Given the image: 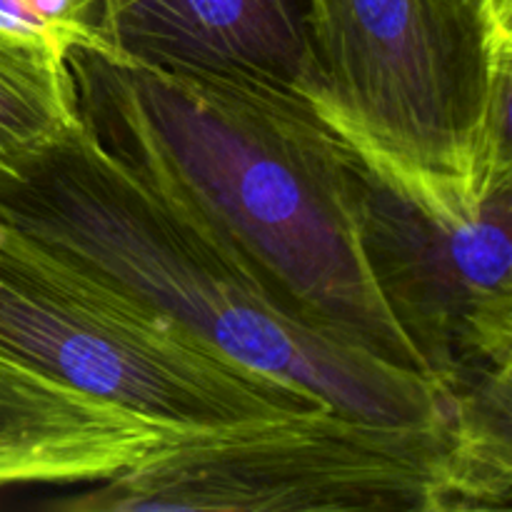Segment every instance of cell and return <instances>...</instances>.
<instances>
[{"mask_svg": "<svg viewBox=\"0 0 512 512\" xmlns=\"http://www.w3.org/2000/svg\"><path fill=\"white\" fill-rule=\"evenodd\" d=\"M65 70L80 128L220 240L288 318L428 378L365 263L350 143L303 93L88 48Z\"/></svg>", "mask_w": 512, "mask_h": 512, "instance_id": "obj_1", "label": "cell"}, {"mask_svg": "<svg viewBox=\"0 0 512 512\" xmlns=\"http://www.w3.org/2000/svg\"><path fill=\"white\" fill-rule=\"evenodd\" d=\"M0 215L258 373L375 423L455 410L433 380L288 318L243 263L80 125L0 165Z\"/></svg>", "mask_w": 512, "mask_h": 512, "instance_id": "obj_2", "label": "cell"}, {"mask_svg": "<svg viewBox=\"0 0 512 512\" xmlns=\"http://www.w3.org/2000/svg\"><path fill=\"white\" fill-rule=\"evenodd\" d=\"M58 510L475 508L458 405L428 423H375L330 408L183 428L140 463Z\"/></svg>", "mask_w": 512, "mask_h": 512, "instance_id": "obj_3", "label": "cell"}, {"mask_svg": "<svg viewBox=\"0 0 512 512\" xmlns=\"http://www.w3.org/2000/svg\"><path fill=\"white\" fill-rule=\"evenodd\" d=\"M512 85V18L485 0H310L298 83L330 125L385 158L445 178L512 173L488 113Z\"/></svg>", "mask_w": 512, "mask_h": 512, "instance_id": "obj_4", "label": "cell"}, {"mask_svg": "<svg viewBox=\"0 0 512 512\" xmlns=\"http://www.w3.org/2000/svg\"><path fill=\"white\" fill-rule=\"evenodd\" d=\"M0 353L185 428L328 408L228 358L3 215Z\"/></svg>", "mask_w": 512, "mask_h": 512, "instance_id": "obj_5", "label": "cell"}, {"mask_svg": "<svg viewBox=\"0 0 512 512\" xmlns=\"http://www.w3.org/2000/svg\"><path fill=\"white\" fill-rule=\"evenodd\" d=\"M345 140L365 263L428 378L455 395L508 375L512 173L445 178Z\"/></svg>", "mask_w": 512, "mask_h": 512, "instance_id": "obj_6", "label": "cell"}, {"mask_svg": "<svg viewBox=\"0 0 512 512\" xmlns=\"http://www.w3.org/2000/svg\"><path fill=\"white\" fill-rule=\"evenodd\" d=\"M183 428L0 353V488L100 483Z\"/></svg>", "mask_w": 512, "mask_h": 512, "instance_id": "obj_7", "label": "cell"}, {"mask_svg": "<svg viewBox=\"0 0 512 512\" xmlns=\"http://www.w3.org/2000/svg\"><path fill=\"white\" fill-rule=\"evenodd\" d=\"M308 23L310 0H108L105 55L298 88Z\"/></svg>", "mask_w": 512, "mask_h": 512, "instance_id": "obj_8", "label": "cell"}, {"mask_svg": "<svg viewBox=\"0 0 512 512\" xmlns=\"http://www.w3.org/2000/svg\"><path fill=\"white\" fill-rule=\"evenodd\" d=\"M78 125L65 63L0 43V165Z\"/></svg>", "mask_w": 512, "mask_h": 512, "instance_id": "obj_9", "label": "cell"}, {"mask_svg": "<svg viewBox=\"0 0 512 512\" xmlns=\"http://www.w3.org/2000/svg\"><path fill=\"white\" fill-rule=\"evenodd\" d=\"M108 0H0V43L65 63L73 48L108 53Z\"/></svg>", "mask_w": 512, "mask_h": 512, "instance_id": "obj_10", "label": "cell"}]
</instances>
